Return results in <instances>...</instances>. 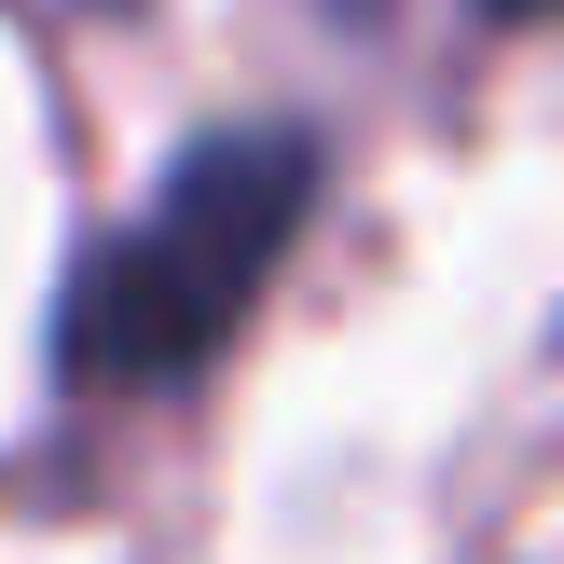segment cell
I'll return each instance as SVG.
<instances>
[{
  "label": "cell",
  "instance_id": "obj_1",
  "mask_svg": "<svg viewBox=\"0 0 564 564\" xmlns=\"http://www.w3.org/2000/svg\"><path fill=\"white\" fill-rule=\"evenodd\" d=\"M303 207H317V138L303 124H220L165 165V193L138 220H110L83 248L69 303H55V372L97 400H152L193 386L248 330L262 275L290 262Z\"/></svg>",
  "mask_w": 564,
  "mask_h": 564
},
{
  "label": "cell",
  "instance_id": "obj_2",
  "mask_svg": "<svg viewBox=\"0 0 564 564\" xmlns=\"http://www.w3.org/2000/svg\"><path fill=\"white\" fill-rule=\"evenodd\" d=\"M482 14H496V28H523V14H538V0H482Z\"/></svg>",
  "mask_w": 564,
  "mask_h": 564
}]
</instances>
